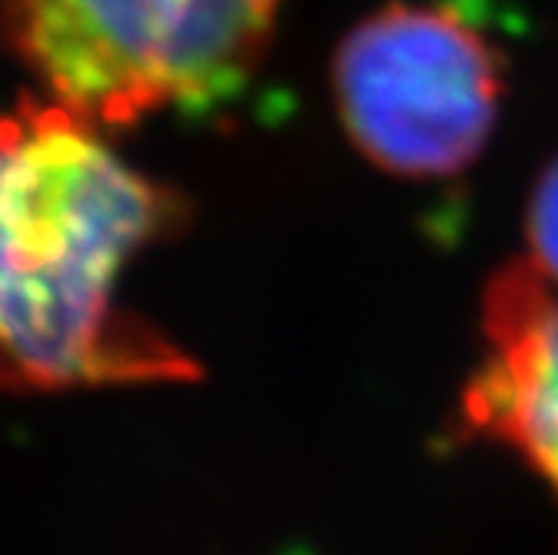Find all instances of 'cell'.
Wrapping results in <instances>:
<instances>
[{
    "label": "cell",
    "mask_w": 558,
    "mask_h": 555,
    "mask_svg": "<svg viewBox=\"0 0 558 555\" xmlns=\"http://www.w3.org/2000/svg\"><path fill=\"white\" fill-rule=\"evenodd\" d=\"M181 225V194L134 171L77 111L24 97L0 114V385L197 378L184 348L114 298L137 251Z\"/></svg>",
    "instance_id": "6da1fadb"
},
{
    "label": "cell",
    "mask_w": 558,
    "mask_h": 555,
    "mask_svg": "<svg viewBox=\"0 0 558 555\" xmlns=\"http://www.w3.org/2000/svg\"><path fill=\"white\" fill-rule=\"evenodd\" d=\"M281 0H0L14 55L97 128L155 111L205 114L238 97Z\"/></svg>",
    "instance_id": "7a4b0ae2"
},
{
    "label": "cell",
    "mask_w": 558,
    "mask_h": 555,
    "mask_svg": "<svg viewBox=\"0 0 558 555\" xmlns=\"http://www.w3.org/2000/svg\"><path fill=\"white\" fill-rule=\"evenodd\" d=\"M338 114L362 155L398 178H451L492 137L505 50L462 0H391L335 55Z\"/></svg>",
    "instance_id": "3957f363"
},
{
    "label": "cell",
    "mask_w": 558,
    "mask_h": 555,
    "mask_svg": "<svg viewBox=\"0 0 558 555\" xmlns=\"http://www.w3.org/2000/svg\"><path fill=\"white\" fill-rule=\"evenodd\" d=\"M488 355L459 401L469 438L505 445L558 495V291L532 262L501 265L482 294Z\"/></svg>",
    "instance_id": "277c9868"
},
{
    "label": "cell",
    "mask_w": 558,
    "mask_h": 555,
    "mask_svg": "<svg viewBox=\"0 0 558 555\" xmlns=\"http://www.w3.org/2000/svg\"><path fill=\"white\" fill-rule=\"evenodd\" d=\"M525 238L532 251L529 262L558 288V158L538 174L532 188Z\"/></svg>",
    "instance_id": "5b68a950"
}]
</instances>
